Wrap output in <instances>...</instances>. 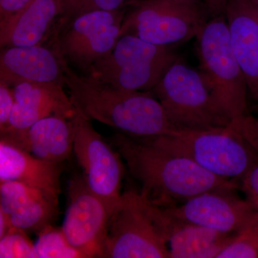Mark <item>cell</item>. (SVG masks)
Returning a JSON list of instances; mask_svg holds the SVG:
<instances>
[{
  "instance_id": "cell-12",
  "label": "cell",
  "mask_w": 258,
  "mask_h": 258,
  "mask_svg": "<svg viewBox=\"0 0 258 258\" xmlns=\"http://www.w3.org/2000/svg\"><path fill=\"white\" fill-rule=\"evenodd\" d=\"M236 189L210 190L184 203L162 208L185 221L222 233L235 234L258 212L247 199L235 193Z\"/></svg>"
},
{
  "instance_id": "cell-23",
  "label": "cell",
  "mask_w": 258,
  "mask_h": 258,
  "mask_svg": "<svg viewBox=\"0 0 258 258\" xmlns=\"http://www.w3.org/2000/svg\"><path fill=\"white\" fill-rule=\"evenodd\" d=\"M61 15L57 30H62L71 20L90 12L113 11L126 8L132 0H60Z\"/></svg>"
},
{
  "instance_id": "cell-8",
  "label": "cell",
  "mask_w": 258,
  "mask_h": 258,
  "mask_svg": "<svg viewBox=\"0 0 258 258\" xmlns=\"http://www.w3.org/2000/svg\"><path fill=\"white\" fill-rule=\"evenodd\" d=\"M101 257H170L149 201L138 191L122 193L112 212Z\"/></svg>"
},
{
  "instance_id": "cell-4",
  "label": "cell",
  "mask_w": 258,
  "mask_h": 258,
  "mask_svg": "<svg viewBox=\"0 0 258 258\" xmlns=\"http://www.w3.org/2000/svg\"><path fill=\"white\" fill-rule=\"evenodd\" d=\"M151 92L160 102L176 130H208L232 123L200 70L193 69L180 57Z\"/></svg>"
},
{
  "instance_id": "cell-14",
  "label": "cell",
  "mask_w": 258,
  "mask_h": 258,
  "mask_svg": "<svg viewBox=\"0 0 258 258\" xmlns=\"http://www.w3.org/2000/svg\"><path fill=\"white\" fill-rule=\"evenodd\" d=\"M149 205L153 219L166 241L171 258H217L235 235L185 221L171 215L165 209L151 203Z\"/></svg>"
},
{
  "instance_id": "cell-30",
  "label": "cell",
  "mask_w": 258,
  "mask_h": 258,
  "mask_svg": "<svg viewBox=\"0 0 258 258\" xmlns=\"http://www.w3.org/2000/svg\"><path fill=\"white\" fill-rule=\"evenodd\" d=\"M12 227L9 217L4 212L0 210V237H3Z\"/></svg>"
},
{
  "instance_id": "cell-1",
  "label": "cell",
  "mask_w": 258,
  "mask_h": 258,
  "mask_svg": "<svg viewBox=\"0 0 258 258\" xmlns=\"http://www.w3.org/2000/svg\"><path fill=\"white\" fill-rule=\"evenodd\" d=\"M109 143L140 184L141 195L161 208L184 203L210 190L240 188V183L214 175L189 158L145 141L118 132Z\"/></svg>"
},
{
  "instance_id": "cell-19",
  "label": "cell",
  "mask_w": 258,
  "mask_h": 258,
  "mask_svg": "<svg viewBox=\"0 0 258 258\" xmlns=\"http://www.w3.org/2000/svg\"><path fill=\"white\" fill-rule=\"evenodd\" d=\"M60 15V0H32L0 28L2 48L42 45Z\"/></svg>"
},
{
  "instance_id": "cell-15",
  "label": "cell",
  "mask_w": 258,
  "mask_h": 258,
  "mask_svg": "<svg viewBox=\"0 0 258 258\" xmlns=\"http://www.w3.org/2000/svg\"><path fill=\"white\" fill-rule=\"evenodd\" d=\"M0 210L13 227L37 234L58 216V197L20 181H2Z\"/></svg>"
},
{
  "instance_id": "cell-2",
  "label": "cell",
  "mask_w": 258,
  "mask_h": 258,
  "mask_svg": "<svg viewBox=\"0 0 258 258\" xmlns=\"http://www.w3.org/2000/svg\"><path fill=\"white\" fill-rule=\"evenodd\" d=\"M62 57L64 84L74 106L91 120L113 127L134 138H150L173 133L162 105L151 91L113 87L80 75Z\"/></svg>"
},
{
  "instance_id": "cell-6",
  "label": "cell",
  "mask_w": 258,
  "mask_h": 258,
  "mask_svg": "<svg viewBox=\"0 0 258 258\" xmlns=\"http://www.w3.org/2000/svg\"><path fill=\"white\" fill-rule=\"evenodd\" d=\"M179 58L172 47L161 46L123 35L106 57L86 75L120 89L152 91L167 69Z\"/></svg>"
},
{
  "instance_id": "cell-27",
  "label": "cell",
  "mask_w": 258,
  "mask_h": 258,
  "mask_svg": "<svg viewBox=\"0 0 258 258\" xmlns=\"http://www.w3.org/2000/svg\"><path fill=\"white\" fill-rule=\"evenodd\" d=\"M245 198L258 211V163L252 166L240 181Z\"/></svg>"
},
{
  "instance_id": "cell-29",
  "label": "cell",
  "mask_w": 258,
  "mask_h": 258,
  "mask_svg": "<svg viewBox=\"0 0 258 258\" xmlns=\"http://www.w3.org/2000/svg\"><path fill=\"white\" fill-rule=\"evenodd\" d=\"M210 17L224 14L228 0H203Z\"/></svg>"
},
{
  "instance_id": "cell-7",
  "label": "cell",
  "mask_w": 258,
  "mask_h": 258,
  "mask_svg": "<svg viewBox=\"0 0 258 258\" xmlns=\"http://www.w3.org/2000/svg\"><path fill=\"white\" fill-rule=\"evenodd\" d=\"M210 18L201 5L174 0H134L127 6L120 37L132 35L161 46L195 38Z\"/></svg>"
},
{
  "instance_id": "cell-13",
  "label": "cell",
  "mask_w": 258,
  "mask_h": 258,
  "mask_svg": "<svg viewBox=\"0 0 258 258\" xmlns=\"http://www.w3.org/2000/svg\"><path fill=\"white\" fill-rule=\"evenodd\" d=\"M10 86L15 102L9 125L0 133L2 140L17 145L37 120L50 115L71 119L76 113V107L60 85L20 81Z\"/></svg>"
},
{
  "instance_id": "cell-18",
  "label": "cell",
  "mask_w": 258,
  "mask_h": 258,
  "mask_svg": "<svg viewBox=\"0 0 258 258\" xmlns=\"http://www.w3.org/2000/svg\"><path fill=\"white\" fill-rule=\"evenodd\" d=\"M62 164L36 157L0 139V182L17 181L59 197Z\"/></svg>"
},
{
  "instance_id": "cell-26",
  "label": "cell",
  "mask_w": 258,
  "mask_h": 258,
  "mask_svg": "<svg viewBox=\"0 0 258 258\" xmlns=\"http://www.w3.org/2000/svg\"><path fill=\"white\" fill-rule=\"evenodd\" d=\"M15 102L14 93L11 86L0 83V133L4 132L9 125Z\"/></svg>"
},
{
  "instance_id": "cell-10",
  "label": "cell",
  "mask_w": 258,
  "mask_h": 258,
  "mask_svg": "<svg viewBox=\"0 0 258 258\" xmlns=\"http://www.w3.org/2000/svg\"><path fill=\"white\" fill-rule=\"evenodd\" d=\"M126 9L127 7L113 11L98 10L73 19L62 29L56 50L86 74L114 48Z\"/></svg>"
},
{
  "instance_id": "cell-17",
  "label": "cell",
  "mask_w": 258,
  "mask_h": 258,
  "mask_svg": "<svg viewBox=\"0 0 258 258\" xmlns=\"http://www.w3.org/2000/svg\"><path fill=\"white\" fill-rule=\"evenodd\" d=\"M232 50L251 96L258 91V11L253 0H228L225 10Z\"/></svg>"
},
{
  "instance_id": "cell-16",
  "label": "cell",
  "mask_w": 258,
  "mask_h": 258,
  "mask_svg": "<svg viewBox=\"0 0 258 258\" xmlns=\"http://www.w3.org/2000/svg\"><path fill=\"white\" fill-rule=\"evenodd\" d=\"M20 81L66 86L60 53L42 45L2 48L0 83Z\"/></svg>"
},
{
  "instance_id": "cell-22",
  "label": "cell",
  "mask_w": 258,
  "mask_h": 258,
  "mask_svg": "<svg viewBox=\"0 0 258 258\" xmlns=\"http://www.w3.org/2000/svg\"><path fill=\"white\" fill-rule=\"evenodd\" d=\"M258 257V212L242 230L232 236L217 258Z\"/></svg>"
},
{
  "instance_id": "cell-3",
  "label": "cell",
  "mask_w": 258,
  "mask_h": 258,
  "mask_svg": "<svg viewBox=\"0 0 258 258\" xmlns=\"http://www.w3.org/2000/svg\"><path fill=\"white\" fill-rule=\"evenodd\" d=\"M189 158L214 175L240 183L258 163V155L231 124L208 130H176L150 138H137Z\"/></svg>"
},
{
  "instance_id": "cell-11",
  "label": "cell",
  "mask_w": 258,
  "mask_h": 258,
  "mask_svg": "<svg viewBox=\"0 0 258 258\" xmlns=\"http://www.w3.org/2000/svg\"><path fill=\"white\" fill-rule=\"evenodd\" d=\"M111 212L90 189L83 174L69 181L68 207L62 230L70 243L86 258L101 257Z\"/></svg>"
},
{
  "instance_id": "cell-32",
  "label": "cell",
  "mask_w": 258,
  "mask_h": 258,
  "mask_svg": "<svg viewBox=\"0 0 258 258\" xmlns=\"http://www.w3.org/2000/svg\"><path fill=\"white\" fill-rule=\"evenodd\" d=\"M252 98H254V100H256V101L258 102V91H257V92L254 93L253 96H252Z\"/></svg>"
},
{
  "instance_id": "cell-33",
  "label": "cell",
  "mask_w": 258,
  "mask_h": 258,
  "mask_svg": "<svg viewBox=\"0 0 258 258\" xmlns=\"http://www.w3.org/2000/svg\"><path fill=\"white\" fill-rule=\"evenodd\" d=\"M254 5H255L256 8H257L258 11V0H253Z\"/></svg>"
},
{
  "instance_id": "cell-24",
  "label": "cell",
  "mask_w": 258,
  "mask_h": 258,
  "mask_svg": "<svg viewBox=\"0 0 258 258\" xmlns=\"http://www.w3.org/2000/svg\"><path fill=\"white\" fill-rule=\"evenodd\" d=\"M0 257L36 258L35 243L26 232L12 227L3 237H0Z\"/></svg>"
},
{
  "instance_id": "cell-31",
  "label": "cell",
  "mask_w": 258,
  "mask_h": 258,
  "mask_svg": "<svg viewBox=\"0 0 258 258\" xmlns=\"http://www.w3.org/2000/svg\"><path fill=\"white\" fill-rule=\"evenodd\" d=\"M134 0H132V2ZM174 1L180 2V3H189V4L203 5V0H174ZM131 2V3H132Z\"/></svg>"
},
{
  "instance_id": "cell-9",
  "label": "cell",
  "mask_w": 258,
  "mask_h": 258,
  "mask_svg": "<svg viewBox=\"0 0 258 258\" xmlns=\"http://www.w3.org/2000/svg\"><path fill=\"white\" fill-rule=\"evenodd\" d=\"M74 152L90 189L106 203L111 213L119 202L123 159L93 128L91 119L76 108L72 118Z\"/></svg>"
},
{
  "instance_id": "cell-25",
  "label": "cell",
  "mask_w": 258,
  "mask_h": 258,
  "mask_svg": "<svg viewBox=\"0 0 258 258\" xmlns=\"http://www.w3.org/2000/svg\"><path fill=\"white\" fill-rule=\"evenodd\" d=\"M258 155V118L249 114L231 123Z\"/></svg>"
},
{
  "instance_id": "cell-28",
  "label": "cell",
  "mask_w": 258,
  "mask_h": 258,
  "mask_svg": "<svg viewBox=\"0 0 258 258\" xmlns=\"http://www.w3.org/2000/svg\"><path fill=\"white\" fill-rule=\"evenodd\" d=\"M32 0H0V28L19 14Z\"/></svg>"
},
{
  "instance_id": "cell-21",
  "label": "cell",
  "mask_w": 258,
  "mask_h": 258,
  "mask_svg": "<svg viewBox=\"0 0 258 258\" xmlns=\"http://www.w3.org/2000/svg\"><path fill=\"white\" fill-rule=\"evenodd\" d=\"M35 251L36 258H86L70 243L62 227H54L52 224L37 233Z\"/></svg>"
},
{
  "instance_id": "cell-20",
  "label": "cell",
  "mask_w": 258,
  "mask_h": 258,
  "mask_svg": "<svg viewBox=\"0 0 258 258\" xmlns=\"http://www.w3.org/2000/svg\"><path fill=\"white\" fill-rule=\"evenodd\" d=\"M74 138L71 119L50 115L33 123L15 146L43 160L62 164L74 152Z\"/></svg>"
},
{
  "instance_id": "cell-5",
  "label": "cell",
  "mask_w": 258,
  "mask_h": 258,
  "mask_svg": "<svg viewBox=\"0 0 258 258\" xmlns=\"http://www.w3.org/2000/svg\"><path fill=\"white\" fill-rule=\"evenodd\" d=\"M200 71L232 122L247 112L248 87L231 45L225 14L210 17L196 37Z\"/></svg>"
}]
</instances>
